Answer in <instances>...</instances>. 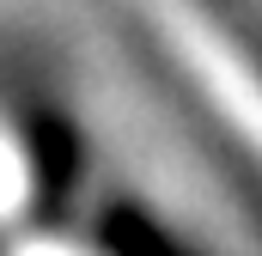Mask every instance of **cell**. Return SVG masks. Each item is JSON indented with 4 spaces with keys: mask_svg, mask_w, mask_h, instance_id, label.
<instances>
[{
    "mask_svg": "<svg viewBox=\"0 0 262 256\" xmlns=\"http://www.w3.org/2000/svg\"><path fill=\"white\" fill-rule=\"evenodd\" d=\"M146 25L195 86L207 116H220L238 153L262 177V55L244 43V31L213 6V0H140Z\"/></svg>",
    "mask_w": 262,
    "mask_h": 256,
    "instance_id": "6da1fadb",
    "label": "cell"
}]
</instances>
